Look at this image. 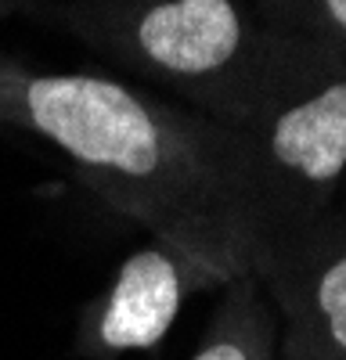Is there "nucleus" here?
<instances>
[{
  "label": "nucleus",
  "instance_id": "1",
  "mask_svg": "<svg viewBox=\"0 0 346 360\" xmlns=\"http://www.w3.org/2000/svg\"><path fill=\"white\" fill-rule=\"evenodd\" d=\"M0 127L54 144L105 205L235 274L256 270L278 238L252 141L134 83L0 54Z\"/></svg>",
  "mask_w": 346,
  "mask_h": 360
},
{
  "label": "nucleus",
  "instance_id": "2",
  "mask_svg": "<svg viewBox=\"0 0 346 360\" xmlns=\"http://www.w3.org/2000/svg\"><path fill=\"white\" fill-rule=\"evenodd\" d=\"M47 15L115 65L177 90L195 112L242 134L339 65L267 25L252 0H65Z\"/></svg>",
  "mask_w": 346,
  "mask_h": 360
},
{
  "label": "nucleus",
  "instance_id": "3",
  "mask_svg": "<svg viewBox=\"0 0 346 360\" xmlns=\"http://www.w3.org/2000/svg\"><path fill=\"white\" fill-rule=\"evenodd\" d=\"M278 234L328 217L346 173V62L293 90L245 130Z\"/></svg>",
  "mask_w": 346,
  "mask_h": 360
},
{
  "label": "nucleus",
  "instance_id": "4",
  "mask_svg": "<svg viewBox=\"0 0 346 360\" xmlns=\"http://www.w3.org/2000/svg\"><path fill=\"white\" fill-rule=\"evenodd\" d=\"M235 278V270L148 234V242L120 263L101 295L83 307L76 353L86 360H115L155 349L191 295L224 288Z\"/></svg>",
  "mask_w": 346,
  "mask_h": 360
},
{
  "label": "nucleus",
  "instance_id": "5",
  "mask_svg": "<svg viewBox=\"0 0 346 360\" xmlns=\"http://www.w3.org/2000/svg\"><path fill=\"white\" fill-rule=\"evenodd\" d=\"M252 274L281 317V360H346V213L278 234Z\"/></svg>",
  "mask_w": 346,
  "mask_h": 360
},
{
  "label": "nucleus",
  "instance_id": "6",
  "mask_svg": "<svg viewBox=\"0 0 346 360\" xmlns=\"http://www.w3.org/2000/svg\"><path fill=\"white\" fill-rule=\"evenodd\" d=\"M191 360H281V317L252 270L220 288Z\"/></svg>",
  "mask_w": 346,
  "mask_h": 360
},
{
  "label": "nucleus",
  "instance_id": "7",
  "mask_svg": "<svg viewBox=\"0 0 346 360\" xmlns=\"http://www.w3.org/2000/svg\"><path fill=\"white\" fill-rule=\"evenodd\" d=\"M267 25L346 62V0H252Z\"/></svg>",
  "mask_w": 346,
  "mask_h": 360
},
{
  "label": "nucleus",
  "instance_id": "8",
  "mask_svg": "<svg viewBox=\"0 0 346 360\" xmlns=\"http://www.w3.org/2000/svg\"><path fill=\"white\" fill-rule=\"evenodd\" d=\"M33 0H0V22L4 18H11V15H18V11H25Z\"/></svg>",
  "mask_w": 346,
  "mask_h": 360
},
{
  "label": "nucleus",
  "instance_id": "9",
  "mask_svg": "<svg viewBox=\"0 0 346 360\" xmlns=\"http://www.w3.org/2000/svg\"><path fill=\"white\" fill-rule=\"evenodd\" d=\"M335 209L346 213V173H342V184H339V198H335Z\"/></svg>",
  "mask_w": 346,
  "mask_h": 360
}]
</instances>
